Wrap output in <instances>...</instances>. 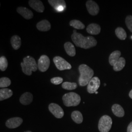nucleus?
<instances>
[{
  "label": "nucleus",
  "mask_w": 132,
  "mask_h": 132,
  "mask_svg": "<svg viewBox=\"0 0 132 132\" xmlns=\"http://www.w3.org/2000/svg\"><path fill=\"white\" fill-rule=\"evenodd\" d=\"M71 38L76 47L84 49L94 47L97 43L96 39L93 36L85 37L81 33L77 32L76 30H73Z\"/></svg>",
  "instance_id": "1"
},
{
  "label": "nucleus",
  "mask_w": 132,
  "mask_h": 132,
  "mask_svg": "<svg viewBox=\"0 0 132 132\" xmlns=\"http://www.w3.org/2000/svg\"><path fill=\"white\" fill-rule=\"evenodd\" d=\"M78 69L80 73L78 79L79 84L82 87L88 85L90 80L93 78L94 71L92 69L86 64L80 65Z\"/></svg>",
  "instance_id": "2"
},
{
  "label": "nucleus",
  "mask_w": 132,
  "mask_h": 132,
  "mask_svg": "<svg viewBox=\"0 0 132 132\" xmlns=\"http://www.w3.org/2000/svg\"><path fill=\"white\" fill-rule=\"evenodd\" d=\"M22 70L27 76L32 75V71H36L38 69V64L32 57L27 56L23 59V62L21 63Z\"/></svg>",
  "instance_id": "3"
},
{
  "label": "nucleus",
  "mask_w": 132,
  "mask_h": 132,
  "mask_svg": "<svg viewBox=\"0 0 132 132\" xmlns=\"http://www.w3.org/2000/svg\"><path fill=\"white\" fill-rule=\"evenodd\" d=\"M64 104L67 107L76 106L80 104L81 97L79 94L74 92L67 93L63 96Z\"/></svg>",
  "instance_id": "4"
},
{
  "label": "nucleus",
  "mask_w": 132,
  "mask_h": 132,
  "mask_svg": "<svg viewBox=\"0 0 132 132\" xmlns=\"http://www.w3.org/2000/svg\"><path fill=\"white\" fill-rule=\"evenodd\" d=\"M112 119L111 118L104 115L100 118L98 122V129L100 132H108L110 130L112 125Z\"/></svg>",
  "instance_id": "5"
},
{
  "label": "nucleus",
  "mask_w": 132,
  "mask_h": 132,
  "mask_svg": "<svg viewBox=\"0 0 132 132\" xmlns=\"http://www.w3.org/2000/svg\"><path fill=\"white\" fill-rule=\"evenodd\" d=\"M53 61L57 69L59 71L70 70L71 69L72 67L71 64L61 57H54Z\"/></svg>",
  "instance_id": "6"
},
{
  "label": "nucleus",
  "mask_w": 132,
  "mask_h": 132,
  "mask_svg": "<svg viewBox=\"0 0 132 132\" xmlns=\"http://www.w3.org/2000/svg\"><path fill=\"white\" fill-rule=\"evenodd\" d=\"M38 68L39 71L42 72L47 71L50 65V60L47 55H43L39 59Z\"/></svg>",
  "instance_id": "7"
},
{
  "label": "nucleus",
  "mask_w": 132,
  "mask_h": 132,
  "mask_svg": "<svg viewBox=\"0 0 132 132\" xmlns=\"http://www.w3.org/2000/svg\"><path fill=\"white\" fill-rule=\"evenodd\" d=\"M48 110L52 114L57 118H61L64 115L63 109L56 103H51L48 106Z\"/></svg>",
  "instance_id": "8"
},
{
  "label": "nucleus",
  "mask_w": 132,
  "mask_h": 132,
  "mask_svg": "<svg viewBox=\"0 0 132 132\" xmlns=\"http://www.w3.org/2000/svg\"><path fill=\"white\" fill-rule=\"evenodd\" d=\"M100 85V81L98 77H94L88 84L87 90L90 94L95 93L99 89Z\"/></svg>",
  "instance_id": "9"
},
{
  "label": "nucleus",
  "mask_w": 132,
  "mask_h": 132,
  "mask_svg": "<svg viewBox=\"0 0 132 132\" xmlns=\"http://www.w3.org/2000/svg\"><path fill=\"white\" fill-rule=\"evenodd\" d=\"M86 5L88 11L90 15L95 16L98 14L99 11V6L94 1H88L86 2Z\"/></svg>",
  "instance_id": "10"
},
{
  "label": "nucleus",
  "mask_w": 132,
  "mask_h": 132,
  "mask_svg": "<svg viewBox=\"0 0 132 132\" xmlns=\"http://www.w3.org/2000/svg\"><path fill=\"white\" fill-rule=\"evenodd\" d=\"M48 2L58 12L63 11L66 9V3L64 0H48Z\"/></svg>",
  "instance_id": "11"
},
{
  "label": "nucleus",
  "mask_w": 132,
  "mask_h": 132,
  "mask_svg": "<svg viewBox=\"0 0 132 132\" xmlns=\"http://www.w3.org/2000/svg\"><path fill=\"white\" fill-rule=\"evenodd\" d=\"M22 118L16 117L8 119L5 123V125L10 129H14L20 126L23 122Z\"/></svg>",
  "instance_id": "12"
},
{
  "label": "nucleus",
  "mask_w": 132,
  "mask_h": 132,
  "mask_svg": "<svg viewBox=\"0 0 132 132\" xmlns=\"http://www.w3.org/2000/svg\"><path fill=\"white\" fill-rule=\"evenodd\" d=\"M29 6L36 11L42 13L45 10V6L42 2L39 0H30L28 2Z\"/></svg>",
  "instance_id": "13"
},
{
  "label": "nucleus",
  "mask_w": 132,
  "mask_h": 132,
  "mask_svg": "<svg viewBox=\"0 0 132 132\" xmlns=\"http://www.w3.org/2000/svg\"><path fill=\"white\" fill-rule=\"evenodd\" d=\"M17 12L22 15L24 19L29 20L33 18V12L27 7L23 6L19 7L17 9Z\"/></svg>",
  "instance_id": "14"
},
{
  "label": "nucleus",
  "mask_w": 132,
  "mask_h": 132,
  "mask_svg": "<svg viewBox=\"0 0 132 132\" xmlns=\"http://www.w3.org/2000/svg\"><path fill=\"white\" fill-rule=\"evenodd\" d=\"M33 95L29 92L24 93L22 94L20 98V103L24 105L30 104L33 100Z\"/></svg>",
  "instance_id": "15"
},
{
  "label": "nucleus",
  "mask_w": 132,
  "mask_h": 132,
  "mask_svg": "<svg viewBox=\"0 0 132 132\" xmlns=\"http://www.w3.org/2000/svg\"><path fill=\"white\" fill-rule=\"evenodd\" d=\"M36 28L41 31H47L51 28V24L47 20H43L38 22Z\"/></svg>",
  "instance_id": "16"
},
{
  "label": "nucleus",
  "mask_w": 132,
  "mask_h": 132,
  "mask_svg": "<svg viewBox=\"0 0 132 132\" xmlns=\"http://www.w3.org/2000/svg\"><path fill=\"white\" fill-rule=\"evenodd\" d=\"M87 31L88 33L92 35H97L101 31V28L99 24H90L87 28Z\"/></svg>",
  "instance_id": "17"
},
{
  "label": "nucleus",
  "mask_w": 132,
  "mask_h": 132,
  "mask_svg": "<svg viewBox=\"0 0 132 132\" xmlns=\"http://www.w3.org/2000/svg\"><path fill=\"white\" fill-rule=\"evenodd\" d=\"M64 48L66 53L70 56L73 57L76 55V48L70 42L65 43L64 44Z\"/></svg>",
  "instance_id": "18"
},
{
  "label": "nucleus",
  "mask_w": 132,
  "mask_h": 132,
  "mask_svg": "<svg viewBox=\"0 0 132 132\" xmlns=\"http://www.w3.org/2000/svg\"><path fill=\"white\" fill-rule=\"evenodd\" d=\"M112 110L113 114L119 118L123 117L124 116L125 112L122 107L119 104H115L113 105Z\"/></svg>",
  "instance_id": "19"
},
{
  "label": "nucleus",
  "mask_w": 132,
  "mask_h": 132,
  "mask_svg": "<svg viewBox=\"0 0 132 132\" xmlns=\"http://www.w3.org/2000/svg\"><path fill=\"white\" fill-rule=\"evenodd\" d=\"M13 95L12 90L8 88H2L0 90V101L8 99Z\"/></svg>",
  "instance_id": "20"
},
{
  "label": "nucleus",
  "mask_w": 132,
  "mask_h": 132,
  "mask_svg": "<svg viewBox=\"0 0 132 132\" xmlns=\"http://www.w3.org/2000/svg\"><path fill=\"white\" fill-rule=\"evenodd\" d=\"M121 52L119 51H116L112 52L109 58V62L111 66H114L116 62L121 57Z\"/></svg>",
  "instance_id": "21"
},
{
  "label": "nucleus",
  "mask_w": 132,
  "mask_h": 132,
  "mask_svg": "<svg viewBox=\"0 0 132 132\" xmlns=\"http://www.w3.org/2000/svg\"><path fill=\"white\" fill-rule=\"evenodd\" d=\"M10 43L14 50H17L21 46V39L19 36L15 35L11 38Z\"/></svg>",
  "instance_id": "22"
},
{
  "label": "nucleus",
  "mask_w": 132,
  "mask_h": 132,
  "mask_svg": "<svg viewBox=\"0 0 132 132\" xmlns=\"http://www.w3.org/2000/svg\"><path fill=\"white\" fill-rule=\"evenodd\" d=\"M71 117L74 122L77 124H80L83 122V118L82 113L78 111H73L71 114Z\"/></svg>",
  "instance_id": "23"
},
{
  "label": "nucleus",
  "mask_w": 132,
  "mask_h": 132,
  "mask_svg": "<svg viewBox=\"0 0 132 132\" xmlns=\"http://www.w3.org/2000/svg\"><path fill=\"white\" fill-rule=\"evenodd\" d=\"M125 59L123 57H120L113 66V70L116 71H118L122 70L125 66Z\"/></svg>",
  "instance_id": "24"
},
{
  "label": "nucleus",
  "mask_w": 132,
  "mask_h": 132,
  "mask_svg": "<svg viewBox=\"0 0 132 132\" xmlns=\"http://www.w3.org/2000/svg\"><path fill=\"white\" fill-rule=\"evenodd\" d=\"M115 33L117 36L120 40H124L127 38V34L126 31L123 28L121 27H118L116 28L115 30Z\"/></svg>",
  "instance_id": "25"
},
{
  "label": "nucleus",
  "mask_w": 132,
  "mask_h": 132,
  "mask_svg": "<svg viewBox=\"0 0 132 132\" xmlns=\"http://www.w3.org/2000/svg\"><path fill=\"white\" fill-rule=\"evenodd\" d=\"M70 25L76 29H83L85 28V25L81 21L77 20H71Z\"/></svg>",
  "instance_id": "26"
},
{
  "label": "nucleus",
  "mask_w": 132,
  "mask_h": 132,
  "mask_svg": "<svg viewBox=\"0 0 132 132\" xmlns=\"http://www.w3.org/2000/svg\"><path fill=\"white\" fill-rule=\"evenodd\" d=\"M62 87L65 90H75L77 88V85L75 82H65L62 84Z\"/></svg>",
  "instance_id": "27"
},
{
  "label": "nucleus",
  "mask_w": 132,
  "mask_h": 132,
  "mask_svg": "<svg viewBox=\"0 0 132 132\" xmlns=\"http://www.w3.org/2000/svg\"><path fill=\"white\" fill-rule=\"evenodd\" d=\"M11 84V80L10 78L6 77H1L0 79V87L4 88L10 86Z\"/></svg>",
  "instance_id": "28"
},
{
  "label": "nucleus",
  "mask_w": 132,
  "mask_h": 132,
  "mask_svg": "<svg viewBox=\"0 0 132 132\" xmlns=\"http://www.w3.org/2000/svg\"><path fill=\"white\" fill-rule=\"evenodd\" d=\"M8 67V61L5 56L1 57L0 58V70L1 71H5Z\"/></svg>",
  "instance_id": "29"
},
{
  "label": "nucleus",
  "mask_w": 132,
  "mask_h": 132,
  "mask_svg": "<svg viewBox=\"0 0 132 132\" xmlns=\"http://www.w3.org/2000/svg\"><path fill=\"white\" fill-rule=\"evenodd\" d=\"M125 23L128 28L132 32V16H128L125 19Z\"/></svg>",
  "instance_id": "30"
},
{
  "label": "nucleus",
  "mask_w": 132,
  "mask_h": 132,
  "mask_svg": "<svg viewBox=\"0 0 132 132\" xmlns=\"http://www.w3.org/2000/svg\"><path fill=\"white\" fill-rule=\"evenodd\" d=\"M63 81V78L60 77H53L51 79V82L52 84L56 85H59V84H61Z\"/></svg>",
  "instance_id": "31"
},
{
  "label": "nucleus",
  "mask_w": 132,
  "mask_h": 132,
  "mask_svg": "<svg viewBox=\"0 0 132 132\" xmlns=\"http://www.w3.org/2000/svg\"><path fill=\"white\" fill-rule=\"evenodd\" d=\"M127 132H132V122L130 123L128 126Z\"/></svg>",
  "instance_id": "32"
},
{
  "label": "nucleus",
  "mask_w": 132,
  "mask_h": 132,
  "mask_svg": "<svg viewBox=\"0 0 132 132\" xmlns=\"http://www.w3.org/2000/svg\"><path fill=\"white\" fill-rule=\"evenodd\" d=\"M129 95L131 99H132V90L130 92L129 94Z\"/></svg>",
  "instance_id": "33"
},
{
  "label": "nucleus",
  "mask_w": 132,
  "mask_h": 132,
  "mask_svg": "<svg viewBox=\"0 0 132 132\" xmlns=\"http://www.w3.org/2000/svg\"><path fill=\"white\" fill-rule=\"evenodd\" d=\"M98 92H95V94H98Z\"/></svg>",
  "instance_id": "34"
},
{
  "label": "nucleus",
  "mask_w": 132,
  "mask_h": 132,
  "mask_svg": "<svg viewBox=\"0 0 132 132\" xmlns=\"http://www.w3.org/2000/svg\"><path fill=\"white\" fill-rule=\"evenodd\" d=\"M31 132V131H26V132Z\"/></svg>",
  "instance_id": "35"
},
{
  "label": "nucleus",
  "mask_w": 132,
  "mask_h": 132,
  "mask_svg": "<svg viewBox=\"0 0 132 132\" xmlns=\"http://www.w3.org/2000/svg\"><path fill=\"white\" fill-rule=\"evenodd\" d=\"M104 86H106V84H104Z\"/></svg>",
  "instance_id": "36"
},
{
  "label": "nucleus",
  "mask_w": 132,
  "mask_h": 132,
  "mask_svg": "<svg viewBox=\"0 0 132 132\" xmlns=\"http://www.w3.org/2000/svg\"><path fill=\"white\" fill-rule=\"evenodd\" d=\"M131 38H132V37H131Z\"/></svg>",
  "instance_id": "37"
}]
</instances>
